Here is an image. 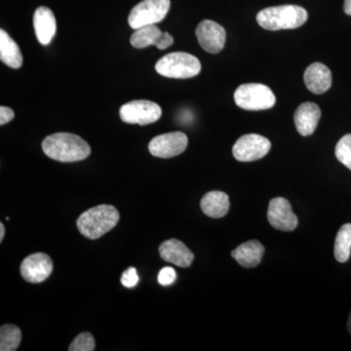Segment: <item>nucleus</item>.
Wrapping results in <instances>:
<instances>
[{"instance_id":"f257e3e1","label":"nucleus","mask_w":351,"mask_h":351,"mask_svg":"<svg viewBox=\"0 0 351 351\" xmlns=\"http://www.w3.org/2000/svg\"><path fill=\"white\" fill-rule=\"evenodd\" d=\"M44 154L60 162H76L86 159L91 147L80 136L71 133H56L48 136L43 142Z\"/></svg>"},{"instance_id":"f03ea898","label":"nucleus","mask_w":351,"mask_h":351,"mask_svg":"<svg viewBox=\"0 0 351 351\" xmlns=\"http://www.w3.org/2000/svg\"><path fill=\"white\" fill-rule=\"evenodd\" d=\"M119 219L117 208L112 205H99L80 215L76 226L83 237L94 240L110 232L119 223Z\"/></svg>"},{"instance_id":"7ed1b4c3","label":"nucleus","mask_w":351,"mask_h":351,"mask_svg":"<svg viewBox=\"0 0 351 351\" xmlns=\"http://www.w3.org/2000/svg\"><path fill=\"white\" fill-rule=\"evenodd\" d=\"M308 13L297 5H281L263 9L257 15L258 24L267 31L298 29L306 24Z\"/></svg>"},{"instance_id":"20e7f679","label":"nucleus","mask_w":351,"mask_h":351,"mask_svg":"<svg viewBox=\"0 0 351 351\" xmlns=\"http://www.w3.org/2000/svg\"><path fill=\"white\" fill-rule=\"evenodd\" d=\"M156 71L165 77L186 80L199 75L201 64L193 55L174 52L161 58L156 64Z\"/></svg>"},{"instance_id":"39448f33","label":"nucleus","mask_w":351,"mask_h":351,"mask_svg":"<svg viewBox=\"0 0 351 351\" xmlns=\"http://www.w3.org/2000/svg\"><path fill=\"white\" fill-rule=\"evenodd\" d=\"M235 104L245 110H269L276 105L274 92L267 85L248 83L240 85L234 93Z\"/></svg>"},{"instance_id":"423d86ee","label":"nucleus","mask_w":351,"mask_h":351,"mask_svg":"<svg viewBox=\"0 0 351 351\" xmlns=\"http://www.w3.org/2000/svg\"><path fill=\"white\" fill-rule=\"evenodd\" d=\"M170 5V0H143L129 14V25L132 29H138L145 25L160 23L169 12Z\"/></svg>"},{"instance_id":"0eeeda50","label":"nucleus","mask_w":351,"mask_h":351,"mask_svg":"<svg viewBox=\"0 0 351 351\" xmlns=\"http://www.w3.org/2000/svg\"><path fill=\"white\" fill-rule=\"evenodd\" d=\"M120 119L128 124L141 126L154 123L162 115V110L154 101L137 100L124 104L119 110Z\"/></svg>"},{"instance_id":"6e6552de","label":"nucleus","mask_w":351,"mask_h":351,"mask_svg":"<svg viewBox=\"0 0 351 351\" xmlns=\"http://www.w3.org/2000/svg\"><path fill=\"white\" fill-rule=\"evenodd\" d=\"M271 143L258 134H247L240 137L233 145L232 154L241 162L258 160L269 154Z\"/></svg>"},{"instance_id":"1a4fd4ad","label":"nucleus","mask_w":351,"mask_h":351,"mask_svg":"<svg viewBox=\"0 0 351 351\" xmlns=\"http://www.w3.org/2000/svg\"><path fill=\"white\" fill-rule=\"evenodd\" d=\"M189 138L182 132H172L156 136L149 145L152 156L159 158H172L186 151Z\"/></svg>"},{"instance_id":"9d476101","label":"nucleus","mask_w":351,"mask_h":351,"mask_svg":"<svg viewBox=\"0 0 351 351\" xmlns=\"http://www.w3.org/2000/svg\"><path fill=\"white\" fill-rule=\"evenodd\" d=\"M20 271L23 278L27 282L41 283L52 274L53 262L47 254H32L23 261Z\"/></svg>"},{"instance_id":"9b49d317","label":"nucleus","mask_w":351,"mask_h":351,"mask_svg":"<svg viewBox=\"0 0 351 351\" xmlns=\"http://www.w3.org/2000/svg\"><path fill=\"white\" fill-rule=\"evenodd\" d=\"M267 219L270 225L281 232H293L299 223L290 202L283 197L274 198L270 201Z\"/></svg>"},{"instance_id":"f8f14e48","label":"nucleus","mask_w":351,"mask_h":351,"mask_svg":"<svg viewBox=\"0 0 351 351\" xmlns=\"http://www.w3.org/2000/svg\"><path fill=\"white\" fill-rule=\"evenodd\" d=\"M198 43L206 52L217 54L225 47L226 34L225 29L218 23L204 20L196 27Z\"/></svg>"},{"instance_id":"ddd939ff","label":"nucleus","mask_w":351,"mask_h":351,"mask_svg":"<svg viewBox=\"0 0 351 351\" xmlns=\"http://www.w3.org/2000/svg\"><path fill=\"white\" fill-rule=\"evenodd\" d=\"M131 36L130 43L137 49L156 46L158 49L164 50L174 43V38L168 32H162L156 25H145L135 29Z\"/></svg>"},{"instance_id":"4468645a","label":"nucleus","mask_w":351,"mask_h":351,"mask_svg":"<svg viewBox=\"0 0 351 351\" xmlns=\"http://www.w3.org/2000/svg\"><path fill=\"white\" fill-rule=\"evenodd\" d=\"M159 254L165 262L180 267H189L195 260V255L182 241L169 239L159 246Z\"/></svg>"},{"instance_id":"2eb2a0df","label":"nucleus","mask_w":351,"mask_h":351,"mask_svg":"<svg viewBox=\"0 0 351 351\" xmlns=\"http://www.w3.org/2000/svg\"><path fill=\"white\" fill-rule=\"evenodd\" d=\"M321 117V110L316 104L306 101L295 110L294 121L295 128L302 136L313 135L317 128Z\"/></svg>"},{"instance_id":"dca6fc26","label":"nucleus","mask_w":351,"mask_h":351,"mask_svg":"<svg viewBox=\"0 0 351 351\" xmlns=\"http://www.w3.org/2000/svg\"><path fill=\"white\" fill-rule=\"evenodd\" d=\"M34 27L39 43L48 45L52 41L57 31L56 18L54 13L48 7H38L34 15Z\"/></svg>"},{"instance_id":"f3484780","label":"nucleus","mask_w":351,"mask_h":351,"mask_svg":"<svg viewBox=\"0 0 351 351\" xmlns=\"http://www.w3.org/2000/svg\"><path fill=\"white\" fill-rule=\"evenodd\" d=\"M304 80L309 91L321 95L331 88L332 73L325 64L313 63L304 71Z\"/></svg>"},{"instance_id":"a211bd4d","label":"nucleus","mask_w":351,"mask_h":351,"mask_svg":"<svg viewBox=\"0 0 351 351\" xmlns=\"http://www.w3.org/2000/svg\"><path fill=\"white\" fill-rule=\"evenodd\" d=\"M265 254L263 244L258 240H250L239 245L232 252V257L237 260L241 267L252 269L262 262Z\"/></svg>"},{"instance_id":"6ab92c4d","label":"nucleus","mask_w":351,"mask_h":351,"mask_svg":"<svg viewBox=\"0 0 351 351\" xmlns=\"http://www.w3.org/2000/svg\"><path fill=\"white\" fill-rule=\"evenodd\" d=\"M200 207L203 213L210 218H223L230 210V197L223 191H210L203 196Z\"/></svg>"},{"instance_id":"aec40b11","label":"nucleus","mask_w":351,"mask_h":351,"mask_svg":"<svg viewBox=\"0 0 351 351\" xmlns=\"http://www.w3.org/2000/svg\"><path fill=\"white\" fill-rule=\"evenodd\" d=\"M0 60L12 69H20L23 64V55L19 45L4 29L0 31Z\"/></svg>"},{"instance_id":"412c9836","label":"nucleus","mask_w":351,"mask_h":351,"mask_svg":"<svg viewBox=\"0 0 351 351\" xmlns=\"http://www.w3.org/2000/svg\"><path fill=\"white\" fill-rule=\"evenodd\" d=\"M335 258L339 263L350 260L351 254V223H346L339 228L334 248Z\"/></svg>"},{"instance_id":"4be33fe9","label":"nucleus","mask_w":351,"mask_h":351,"mask_svg":"<svg viewBox=\"0 0 351 351\" xmlns=\"http://www.w3.org/2000/svg\"><path fill=\"white\" fill-rule=\"evenodd\" d=\"M22 341L20 328L12 324H4L0 328V350L14 351Z\"/></svg>"},{"instance_id":"5701e85b","label":"nucleus","mask_w":351,"mask_h":351,"mask_svg":"<svg viewBox=\"0 0 351 351\" xmlns=\"http://www.w3.org/2000/svg\"><path fill=\"white\" fill-rule=\"evenodd\" d=\"M335 154L339 162L351 171V134H346L339 141Z\"/></svg>"},{"instance_id":"b1692460","label":"nucleus","mask_w":351,"mask_h":351,"mask_svg":"<svg viewBox=\"0 0 351 351\" xmlns=\"http://www.w3.org/2000/svg\"><path fill=\"white\" fill-rule=\"evenodd\" d=\"M96 348V343L93 335L90 332H82L78 335L69 346V351H93Z\"/></svg>"},{"instance_id":"393cba45","label":"nucleus","mask_w":351,"mask_h":351,"mask_svg":"<svg viewBox=\"0 0 351 351\" xmlns=\"http://www.w3.org/2000/svg\"><path fill=\"white\" fill-rule=\"evenodd\" d=\"M122 285L126 288H134L138 282L137 269L135 267H129L122 274L120 278Z\"/></svg>"},{"instance_id":"a878e982","label":"nucleus","mask_w":351,"mask_h":351,"mask_svg":"<svg viewBox=\"0 0 351 351\" xmlns=\"http://www.w3.org/2000/svg\"><path fill=\"white\" fill-rule=\"evenodd\" d=\"M176 278H177V274H176L175 269L166 267L159 271L157 280L160 285L169 286L175 282Z\"/></svg>"},{"instance_id":"bb28decb","label":"nucleus","mask_w":351,"mask_h":351,"mask_svg":"<svg viewBox=\"0 0 351 351\" xmlns=\"http://www.w3.org/2000/svg\"><path fill=\"white\" fill-rule=\"evenodd\" d=\"M14 117H15V114H14L13 110H11V108L4 107V106L0 108V124L1 125L10 122Z\"/></svg>"},{"instance_id":"cd10ccee","label":"nucleus","mask_w":351,"mask_h":351,"mask_svg":"<svg viewBox=\"0 0 351 351\" xmlns=\"http://www.w3.org/2000/svg\"><path fill=\"white\" fill-rule=\"evenodd\" d=\"M343 11H345L346 15L351 16V0H345Z\"/></svg>"},{"instance_id":"c85d7f7f","label":"nucleus","mask_w":351,"mask_h":351,"mask_svg":"<svg viewBox=\"0 0 351 351\" xmlns=\"http://www.w3.org/2000/svg\"><path fill=\"white\" fill-rule=\"evenodd\" d=\"M4 235H5V228H4L3 223H0V242H2V240L4 239Z\"/></svg>"},{"instance_id":"c756f323","label":"nucleus","mask_w":351,"mask_h":351,"mask_svg":"<svg viewBox=\"0 0 351 351\" xmlns=\"http://www.w3.org/2000/svg\"><path fill=\"white\" fill-rule=\"evenodd\" d=\"M348 331L351 335V313L350 314V317H348Z\"/></svg>"}]
</instances>
